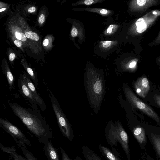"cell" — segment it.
<instances>
[{
	"mask_svg": "<svg viewBox=\"0 0 160 160\" xmlns=\"http://www.w3.org/2000/svg\"><path fill=\"white\" fill-rule=\"evenodd\" d=\"M25 35L28 38H30L34 40L38 41L39 39V37L36 33L31 31L27 32Z\"/></svg>",
	"mask_w": 160,
	"mask_h": 160,
	"instance_id": "obj_16",
	"label": "cell"
},
{
	"mask_svg": "<svg viewBox=\"0 0 160 160\" xmlns=\"http://www.w3.org/2000/svg\"><path fill=\"white\" fill-rule=\"evenodd\" d=\"M98 147L100 153L106 160H122L120 153L116 148L111 147V150L102 144L99 145Z\"/></svg>",
	"mask_w": 160,
	"mask_h": 160,
	"instance_id": "obj_12",
	"label": "cell"
},
{
	"mask_svg": "<svg viewBox=\"0 0 160 160\" xmlns=\"http://www.w3.org/2000/svg\"><path fill=\"white\" fill-rule=\"evenodd\" d=\"M147 28V26L145 23L137 27L136 30L139 33H142L144 32Z\"/></svg>",
	"mask_w": 160,
	"mask_h": 160,
	"instance_id": "obj_20",
	"label": "cell"
},
{
	"mask_svg": "<svg viewBox=\"0 0 160 160\" xmlns=\"http://www.w3.org/2000/svg\"><path fill=\"white\" fill-rule=\"evenodd\" d=\"M100 12L102 14L105 15L107 14L108 13V11L107 10L105 9H102L100 10Z\"/></svg>",
	"mask_w": 160,
	"mask_h": 160,
	"instance_id": "obj_32",
	"label": "cell"
},
{
	"mask_svg": "<svg viewBox=\"0 0 160 160\" xmlns=\"http://www.w3.org/2000/svg\"><path fill=\"white\" fill-rule=\"evenodd\" d=\"M23 75L27 85L32 93L38 106L42 111L44 112L46 108L45 102L37 92L36 87L28 75L25 73Z\"/></svg>",
	"mask_w": 160,
	"mask_h": 160,
	"instance_id": "obj_11",
	"label": "cell"
},
{
	"mask_svg": "<svg viewBox=\"0 0 160 160\" xmlns=\"http://www.w3.org/2000/svg\"><path fill=\"white\" fill-rule=\"evenodd\" d=\"M81 148L82 153L86 160H102L94 151L86 145H83Z\"/></svg>",
	"mask_w": 160,
	"mask_h": 160,
	"instance_id": "obj_13",
	"label": "cell"
},
{
	"mask_svg": "<svg viewBox=\"0 0 160 160\" xmlns=\"http://www.w3.org/2000/svg\"><path fill=\"white\" fill-rule=\"evenodd\" d=\"M145 23L144 19L143 18H141L137 20L135 24L136 26L137 27H138L139 26Z\"/></svg>",
	"mask_w": 160,
	"mask_h": 160,
	"instance_id": "obj_21",
	"label": "cell"
},
{
	"mask_svg": "<svg viewBox=\"0 0 160 160\" xmlns=\"http://www.w3.org/2000/svg\"><path fill=\"white\" fill-rule=\"evenodd\" d=\"M14 44L18 48L22 46V42L19 40H16L14 42Z\"/></svg>",
	"mask_w": 160,
	"mask_h": 160,
	"instance_id": "obj_28",
	"label": "cell"
},
{
	"mask_svg": "<svg viewBox=\"0 0 160 160\" xmlns=\"http://www.w3.org/2000/svg\"><path fill=\"white\" fill-rule=\"evenodd\" d=\"M0 126L6 132L11 135L18 144L31 146V143L26 136L16 126L6 119L0 118Z\"/></svg>",
	"mask_w": 160,
	"mask_h": 160,
	"instance_id": "obj_6",
	"label": "cell"
},
{
	"mask_svg": "<svg viewBox=\"0 0 160 160\" xmlns=\"http://www.w3.org/2000/svg\"><path fill=\"white\" fill-rule=\"evenodd\" d=\"M151 137L154 145L160 157V135L152 133Z\"/></svg>",
	"mask_w": 160,
	"mask_h": 160,
	"instance_id": "obj_15",
	"label": "cell"
},
{
	"mask_svg": "<svg viewBox=\"0 0 160 160\" xmlns=\"http://www.w3.org/2000/svg\"><path fill=\"white\" fill-rule=\"evenodd\" d=\"M155 102L160 107V95L155 94L153 97Z\"/></svg>",
	"mask_w": 160,
	"mask_h": 160,
	"instance_id": "obj_22",
	"label": "cell"
},
{
	"mask_svg": "<svg viewBox=\"0 0 160 160\" xmlns=\"http://www.w3.org/2000/svg\"><path fill=\"white\" fill-rule=\"evenodd\" d=\"M5 10H6V8H3L1 9H0V12H1L2 11H3Z\"/></svg>",
	"mask_w": 160,
	"mask_h": 160,
	"instance_id": "obj_35",
	"label": "cell"
},
{
	"mask_svg": "<svg viewBox=\"0 0 160 160\" xmlns=\"http://www.w3.org/2000/svg\"><path fill=\"white\" fill-rule=\"evenodd\" d=\"M115 42H113L107 40L105 41H102L100 43H102V46L105 48H108L112 45Z\"/></svg>",
	"mask_w": 160,
	"mask_h": 160,
	"instance_id": "obj_19",
	"label": "cell"
},
{
	"mask_svg": "<svg viewBox=\"0 0 160 160\" xmlns=\"http://www.w3.org/2000/svg\"><path fill=\"white\" fill-rule=\"evenodd\" d=\"M123 88L126 97L132 106L140 110L156 122H160V118L156 112L140 100L128 86L124 84Z\"/></svg>",
	"mask_w": 160,
	"mask_h": 160,
	"instance_id": "obj_5",
	"label": "cell"
},
{
	"mask_svg": "<svg viewBox=\"0 0 160 160\" xmlns=\"http://www.w3.org/2000/svg\"><path fill=\"white\" fill-rule=\"evenodd\" d=\"M43 144L44 153L48 160H60L58 150L54 147L48 138L38 139Z\"/></svg>",
	"mask_w": 160,
	"mask_h": 160,
	"instance_id": "obj_9",
	"label": "cell"
},
{
	"mask_svg": "<svg viewBox=\"0 0 160 160\" xmlns=\"http://www.w3.org/2000/svg\"><path fill=\"white\" fill-rule=\"evenodd\" d=\"M15 58V54L13 52H11L9 56V60L11 61H13Z\"/></svg>",
	"mask_w": 160,
	"mask_h": 160,
	"instance_id": "obj_29",
	"label": "cell"
},
{
	"mask_svg": "<svg viewBox=\"0 0 160 160\" xmlns=\"http://www.w3.org/2000/svg\"><path fill=\"white\" fill-rule=\"evenodd\" d=\"M45 18V16L43 14H42L40 15L38 19V22L39 23L42 24L44 22Z\"/></svg>",
	"mask_w": 160,
	"mask_h": 160,
	"instance_id": "obj_25",
	"label": "cell"
},
{
	"mask_svg": "<svg viewBox=\"0 0 160 160\" xmlns=\"http://www.w3.org/2000/svg\"><path fill=\"white\" fill-rule=\"evenodd\" d=\"M8 103L14 114L36 137L38 139L52 137L50 128L39 110L27 108L9 101Z\"/></svg>",
	"mask_w": 160,
	"mask_h": 160,
	"instance_id": "obj_1",
	"label": "cell"
},
{
	"mask_svg": "<svg viewBox=\"0 0 160 160\" xmlns=\"http://www.w3.org/2000/svg\"><path fill=\"white\" fill-rule=\"evenodd\" d=\"M15 34L16 38L18 40L22 41H25L26 40L27 37L23 33L16 32Z\"/></svg>",
	"mask_w": 160,
	"mask_h": 160,
	"instance_id": "obj_18",
	"label": "cell"
},
{
	"mask_svg": "<svg viewBox=\"0 0 160 160\" xmlns=\"http://www.w3.org/2000/svg\"><path fill=\"white\" fill-rule=\"evenodd\" d=\"M59 148L62 154V160H72L62 147L60 146Z\"/></svg>",
	"mask_w": 160,
	"mask_h": 160,
	"instance_id": "obj_17",
	"label": "cell"
},
{
	"mask_svg": "<svg viewBox=\"0 0 160 160\" xmlns=\"http://www.w3.org/2000/svg\"><path fill=\"white\" fill-rule=\"evenodd\" d=\"M78 33V30L75 28H73L71 32V36L73 37H75L77 35Z\"/></svg>",
	"mask_w": 160,
	"mask_h": 160,
	"instance_id": "obj_24",
	"label": "cell"
},
{
	"mask_svg": "<svg viewBox=\"0 0 160 160\" xmlns=\"http://www.w3.org/2000/svg\"><path fill=\"white\" fill-rule=\"evenodd\" d=\"M136 93L140 96L145 98L150 89V83L148 79L142 76L137 79L134 83Z\"/></svg>",
	"mask_w": 160,
	"mask_h": 160,
	"instance_id": "obj_10",
	"label": "cell"
},
{
	"mask_svg": "<svg viewBox=\"0 0 160 160\" xmlns=\"http://www.w3.org/2000/svg\"><path fill=\"white\" fill-rule=\"evenodd\" d=\"M133 134L138 141L141 144L146 142L145 131L144 128L140 126H136L132 129Z\"/></svg>",
	"mask_w": 160,
	"mask_h": 160,
	"instance_id": "obj_14",
	"label": "cell"
},
{
	"mask_svg": "<svg viewBox=\"0 0 160 160\" xmlns=\"http://www.w3.org/2000/svg\"><path fill=\"white\" fill-rule=\"evenodd\" d=\"M84 3L86 5H90L92 4L94 2L93 0H86L84 1Z\"/></svg>",
	"mask_w": 160,
	"mask_h": 160,
	"instance_id": "obj_30",
	"label": "cell"
},
{
	"mask_svg": "<svg viewBox=\"0 0 160 160\" xmlns=\"http://www.w3.org/2000/svg\"><path fill=\"white\" fill-rule=\"evenodd\" d=\"M18 85L19 92L29 102L32 109L38 111V105L27 85L23 74L20 75Z\"/></svg>",
	"mask_w": 160,
	"mask_h": 160,
	"instance_id": "obj_8",
	"label": "cell"
},
{
	"mask_svg": "<svg viewBox=\"0 0 160 160\" xmlns=\"http://www.w3.org/2000/svg\"><path fill=\"white\" fill-rule=\"evenodd\" d=\"M147 1L144 0H138L137 1V3L139 6H142L145 5Z\"/></svg>",
	"mask_w": 160,
	"mask_h": 160,
	"instance_id": "obj_27",
	"label": "cell"
},
{
	"mask_svg": "<svg viewBox=\"0 0 160 160\" xmlns=\"http://www.w3.org/2000/svg\"><path fill=\"white\" fill-rule=\"evenodd\" d=\"M52 107L55 114L60 130L63 136L72 142L74 138V133L72 125L62 110L55 97L45 82Z\"/></svg>",
	"mask_w": 160,
	"mask_h": 160,
	"instance_id": "obj_4",
	"label": "cell"
},
{
	"mask_svg": "<svg viewBox=\"0 0 160 160\" xmlns=\"http://www.w3.org/2000/svg\"><path fill=\"white\" fill-rule=\"evenodd\" d=\"M137 63L136 62L135 60L132 61L129 63L128 69H133L135 68Z\"/></svg>",
	"mask_w": 160,
	"mask_h": 160,
	"instance_id": "obj_23",
	"label": "cell"
},
{
	"mask_svg": "<svg viewBox=\"0 0 160 160\" xmlns=\"http://www.w3.org/2000/svg\"><path fill=\"white\" fill-rule=\"evenodd\" d=\"M36 8L34 7H31L29 8L28 10V11L29 13H32L35 11Z\"/></svg>",
	"mask_w": 160,
	"mask_h": 160,
	"instance_id": "obj_31",
	"label": "cell"
},
{
	"mask_svg": "<svg viewBox=\"0 0 160 160\" xmlns=\"http://www.w3.org/2000/svg\"><path fill=\"white\" fill-rule=\"evenodd\" d=\"M26 158L16 153L15 146L11 147L4 146L0 143V148L4 152L9 154L14 160H38L35 156L25 147L18 144Z\"/></svg>",
	"mask_w": 160,
	"mask_h": 160,
	"instance_id": "obj_7",
	"label": "cell"
},
{
	"mask_svg": "<svg viewBox=\"0 0 160 160\" xmlns=\"http://www.w3.org/2000/svg\"><path fill=\"white\" fill-rule=\"evenodd\" d=\"M114 25L111 24L110 25L107 29V32L108 34H110L114 28Z\"/></svg>",
	"mask_w": 160,
	"mask_h": 160,
	"instance_id": "obj_26",
	"label": "cell"
},
{
	"mask_svg": "<svg viewBox=\"0 0 160 160\" xmlns=\"http://www.w3.org/2000/svg\"><path fill=\"white\" fill-rule=\"evenodd\" d=\"M49 44V40L47 39H46L44 40L43 42V45L44 46H46Z\"/></svg>",
	"mask_w": 160,
	"mask_h": 160,
	"instance_id": "obj_33",
	"label": "cell"
},
{
	"mask_svg": "<svg viewBox=\"0 0 160 160\" xmlns=\"http://www.w3.org/2000/svg\"><path fill=\"white\" fill-rule=\"evenodd\" d=\"M106 141L111 147L117 148L118 142L122 146L128 160H130L128 136L121 122L109 121L105 130Z\"/></svg>",
	"mask_w": 160,
	"mask_h": 160,
	"instance_id": "obj_3",
	"label": "cell"
},
{
	"mask_svg": "<svg viewBox=\"0 0 160 160\" xmlns=\"http://www.w3.org/2000/svg\"><path fill=\"white\" fill-rule=\"evenodd\" d=\"M84 83L90 106L97 114L105 92L103 76L96 70L89 69L85 76Z\"/></svg>",
	"mask_w": 160,
	"mask_h": 160,
	"instance_id": "obj_2",
	"label": "cell"
},
{
	"mask_svg": "<svg viewBox=\"0 0 160 160\" xmlns=\"http://www.w3.org/2000/svg\"><path fill=\"white\" fill-rule=\"evenodd\" d=\"M73 160H83L80 157L77 156L73 159Z\"/></svg>",
	"mask_w": 160,
	"mask_h": 160,
	"instance_id": "obj_34",
	"label": "cell"
}]
</instances>
